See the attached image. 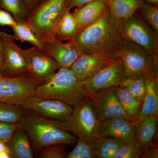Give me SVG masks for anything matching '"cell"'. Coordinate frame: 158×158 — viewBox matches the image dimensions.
<instances>
[{
	"instance_id": "obj_1",
	"label": "cell",
	"mask_w": 158,
	"mask_h": 158,
	"mask_svg": "<svg viewBox=\"0 0 158 158\" xmlns=\"http://www.w3.org/2000/svg\"><path fill=\"white\" fill-rule=\"evenodd\" d=\"M124 40L120 21L113 17L108 9L94 22L79 31L73 40L82 53L115 58Z\"/></svg>"
},
{
	"instance_id": "obj_2",
	"label": "cell",
	"mask_w": 158,
	"mask_h": 158,
	"mask_svg": "<svg viewBox=\"0 0 158 158\" xmlns=\"http://www.w3.org/2000/svg\"><path fill=\"white\" fill-rule=\"evenodd\" d=\"M18 127L27 134L33 151L35 153L48 145L63 144L73 145L77 138L65 128L61 122L45 118L30 111L25 110Z\"/></svg>"
},
{
	"instance_id": "obj_3",
	"label": "cell",
	"mask_w": 158,
	"mask_h": 158,
	"mask_svg": "<svg viewBox=\"0 0 158 158\" xmlns=\"http://www.w3.org/2000/svg\"><path fill=\"white\" fill-rule=\"evenodd\" d=\"M34 96L53 99L74 106L87 96L83 81L70 69L60 67L46 81L37 85Z\"/></svg>"
},
{
	"instance_id": "obj_4",
	"label": "cell",
	"mask_w": 158,
	"mask_h": 158,
	"mask_svg": "<svg viewBox=\"0 0 158 158\" xmlns=\"http://www.w3.org/2000/svg\"><path fill=\"white\" fill-rule=\"evenodd\" d=\"M67 0H39L30 11L26 23L44 42L56 39L57 23Z\"/></svg>"
},
{
	"instance_id": "obj_5",
	"label": "cell",
	"mask_w": 158,
	"mask_h": 158,
	"mask_svg": "<svg viewBox=\"0 0 158 158\" xmlns=\"http://www.w3.org/2000/svg\"><path fill=\"white\" fill-rule=\"evenodd\" d=\"M70 118L61 122L63 126L77 138L94 142L99 136L101 122L99 120L88 97L74 106Z\"/></svg>"
},
{
	"instance_id": "obj_6",
	"label": "cell",
	"mask_w": 158,
	"mask_h": 158,
	"mask_svg": "<svg viewBox=\"0 0 158 158\" xmlns=\"http://www.w3.org/2000/svg\"><path fill=\"white\" fill-rule=\"evenodd\" d=\"M124 67L125 77L158 73V56L124 40L118 56Z\"/></svg>"
},
{
	"instance_id": "obj_7",
	"label": "cell",
	"mask_w": 158,
	"mask_h": 158,
	"mask_svg": "<svg viewBox=\"0 0 158 158\" xmlns=\"http://www.w3.org/2000/svg\"><path fill=\"white\" fill-rule=\"evenodd\" d=\"M40 84L28 73L11 77L0 76V102L21 106L34 96L35 88Z\"/></svg>"
},
{
	"instance_id": "obj_8",
	"label": "cell",
	"mask_w": 158,
	"mask_h": 158,
	"mask_svg": "<svg viewBox=\"0 0 158 158\" xmlns=\"http://www.w3.org/2000/svg\"><path fill=\"white\" fill-rule=\"evenodd\" d=\"M3 48V62L0 76L6 77L28 73L29 61L25 50L15 41L13 35L0 31Z\"/></svg>"
},
{
	"instance_id": "obj_9",
	"label": "cell",
	"mask_w": 158,
	"mask_h": 158,
	"mask_svg": "<svg viewBox=\"0 0 158 158\" xmlns=\"http://www.w3.org/2000/svg\"><path fill=\"white\" fill-rule=\"evenodd\" d=\"M122 34L126 40L137 44L154 56H158V37L135 15L120 21Z\"/></svg>"
},
{
	"instance_id": "obj_10",
	"label": "cell",
	"mask_w": 158,
	"mask_h": 158,
	"mask_svg": "<svg viewBox=\"0 0 158 158\" xmlns=\"http://www.w3.org/2000/svg\"><path fill=\"white\" fill-rule=\"evenodd\" d=\"M117 88L113 87L103 88L87 95L100 122L118 117L128 118L116 96Z\"/></svg>"
},
{
	"instance_id": "obj_11",
	"label": "cell",
	"mask_w": 158,
	"mask_h": 158,
	"mask_svg": "<svg viewBox=\"0 0 158 158\" xmlns=\"http://www.w3.org/2000/svg\"><path fill=\"white\" fill-rule=\"evenodd\" d=\"M21 106L43 117L59 122L69 119L73 110L72 106L65 102L35 96L28 98Z\"/></svg>"
},
{
	"instance_id": "obj_12",
	"label": "cell",
	"mask_w": 158,
	"mask_h": 158,
	"mask_svg": "<svg viewBox=\"0 0 158 158\" xmlns=\"http://www.w3.org/2000/svg\"><path fill=\"white\" fill-rule=\"evenodd\" d=\"M125 77L121 59L117 57L93 76L83 81L87 95L99 89L118 87Z\"/></svg>"
},
{
	"instance_id": "obj_13",
	"label": "cell",
	"mask_w": 158,
	"mask_h": 158,
	"mask_svg": "<svg viewBox=\"0 0 158 158\" xmlns=\"http://www.w3.org/2000/svg\"><path fill=\"white\" fill-rule=\"evenodd\" d=\"M25 52L28 59V74L40 84L47 81L60 68L59 64L43 50L34 46L25 50Z\"/></svg>"
},
{
	"instance_id": "obj_14",
	"label": "cell",
	"mask_w": 158,
	"mask_h": 158,
	"mask_svg": "<svg viewBox=\"0 0 158 158\" xmlns=\"http://www.w3.org/2000/svg\"><path fill=\"white\" fill-rule=\"evenodd\" d=\"M63 42L56 39L44 42L43 50L60 67L70 69L82 52L73 40Z\"/></svg>"
},
{
	"instance_id": "obj_15",
	"label": "cell",
	"mask_w": 158,
	"mask_h": 158,
	"mask_svg": "<svg viewBox=\"0 0 158 158\" xmlns=\"http://www.w3.org/2000/svg\"><path fill=\"white\" fill-rule=\"evenodd\" d=\"M137 122H133L122 117L101 122L99 136L113 137L127 143L135 142Z\"/></svg>"
},
{
	"instance_id": "obj_16",
	"label": "cell",
	"mask_w": 158,
	"mask_h": 158,
	"mask_svg": "<svg viewBox=\"0 0 158 158\" xmlns=\"http://www.w3.org/2000/svg\"><path fill=\"white\" fill-rule=\"evenodd\" d=\"M114 59L101 55L82 53L70 69L79 79L84 81L93 76Z\"/></svg>"
},
{
	"instance_id": "obj_17",
	"label": "cell",
	"mask_w": 158,
	"mask_h": 158,
	"mask_svg": "<svg viewBox=\"0 0 158 158\" xmlns=\"http://www.w3.org/2000/svg\"><path fill=\"white\" fill-rule=\"evenodd\" d=\"M158 116L151 115L137 122L135 142L141 148L158 147Z\"/></svg>"
},
{
	"instance_id": "obj_18",
	"label": "cell",
	"mask_w": 158,
	"mask_h": 158,
	"mask_svg": "<svg viewBox=\"0 0 158 158\" xmlns=\"http://www.w3.org/2000/svg\"><path fill=\"white\" fill-rule=\"evenodd\" d=\"M144 77L145 91L139 120L151 115L158 116V73H152Z\"/></svg>"
},
{
	"instance_id": "obj_19",
	"label": "cell",
	"mask_w": 158,
	"mask_h": 158,
	"mask_svg": "<svg viewBox=\"0 0 158 158\" xmlns=\"http://www.w3.org/2000/svg\"><path fill=\"white\" fill-rule=\"evenodd\" d=\"M108 9L106 0H96L77 8L72 13L76 19L79 31L94 22Z\"/></svg>"
},
{
	"instance_id": "obj_20",
	"label": "cell",
	"mask_w": 158,
	"mask_h": 158,
	"mask_svg": "<svg viewBox=\"0 0 158 158\" xmlns=\"http://www.w3.org/2000/svg\"><path fill=\"white\" fill-rule=\"evenodd\" d=\"M7 144L13 158H34L31 141L23 130L18 127Z\"/></svg>"
},
{
	"instance_id": "obj_21",
	"label": "cell",
	"mask_w": 158,
	"mask_h": 158,
	"mask_svg": "<svg viewBox=\"0 0 158 158\" xmlns=\"http://www.w3.org/2000/svg\"><path fill=\"white\" fill-rule=\"evenodd\" d=\"M111 15L119 21L131 17L144 4L143 0H106Z\"/></svg>"
},
{
	"instance_id": "obj_22",
	"label": "cell",
	"mask_w": 158,
	"mask_h": 158,
	"mask_svg": "<svg viewBox=\"0 0 158 158\" xmlns=\"http://www.w3.org/2000/svg\"><path fill=\"white\" fill-rule=\"evenodd\" d=\"M71 9L65 8L56 28V39L61 41L73 40L79 31L78 26Z\"/></svg>"
},
{
	"instance_id": "obj_23",
	"label": "cell",
	"mask_w": 158,
	"mask_h": 158,
	"mask_svg": "<svg viewBox=\"0 0 158 158\" xmlns=\"http://www.w3.org/2000/svg\"><path fill=\"white\" fill-rule=\"evenodd\" d=\"M116 96L129 119L133 122L139 120L142 103L138 101L126 88L118 86Z\"/></svg>"
},
{
	"instance_id": "obj_24",
	"label": "cell",
	"mask_w": 158,
	"mask_h": 158,
	"mask_svg": "<svg viewBox=\"0 0 158 158\" xmlns=\"http://www.w3.org/2000/svg\"><path fill=\"white\" fill-rule=\"evenodd\" d=\"M11 27L14 32L15 40L28 42L38 48L44 49V42L25 22H16Z\"/></svg>"
},
{
	"instance_id": "obj_25",
	"label": "cell",
	"mask_w": 158,
	"mask_h": 158,
	"mask_svg": "<svg viewBox=\"0 0 158 158\" xmlns=\"http://www.w3.org/2000/svg\"><path fill=\"white\" fill-rule=\"evenodd\" d=\"M94 143L97 158H113L116 152L128 143L113 137L99 136Z\"/></svg>"
},
{
	"instance_id": "obj_26",
	"label": "cell",
	"mask_w": 158,
	"mask_h": 158,
	"mask_svg": "<svg viewBox=\"0 0 158 158\" xmlns=\"http://www.w3.org/2000/svg\"><path fill=\"white\" fill-rule=\"evenodd\" d=\"M118 86L126 88L138 101L142 103L145 91L144 76L136 75L125 77Z\"/></svg>"
},
{
	"instance_id": "obj_27",
	"label": "cell",
	"mask_w": 158,
	"mask_h": 158,
	"mask_svg": "<svg viewBox=\"0 0 158 158\" xmlns=\"http://www.w3.org/2000/svg\"><path fill=\"white\" fill-rule=\"evenodd\" d=\"M0 8L8 11L16 22H25L30 13L23 0H0Z\"/></svg>"
},
{
	"instance_id": "obj_28",
	"label": "cell",
	"mask_w": 158,
	"mask_h": 158,
	"mask_svg": "<svg viewBox=\"0 0 158 158\" xmlns=\"http://www.w3.org/2000/svg\"><path fill=\"white\" fill-rule=\"evenodd\" d=\"M24 112L21 106L0 102V122L16 124Z\"/></svg>"
},
{
	"instance_id": "obj_29",
	"label": "cell",
	"mask_w": 158,
	"mask_h": 158,
	"mask_svg": "<svg viewBox=\"0 0 158 158\" xmlns=\"http://www.w3.org/2000/svg\"><path fill=\"white\" fill-rule=\"evenodd\" d=\"M75 146L73 150L67 153L65 158H97L94 142H88L81 138H77Z\"/></svg>"
},
{
	"instance_id": "obj_30",
	"label": "cell",
	"mask_w": 158,
	"mask_h": 158,
	"mask_svg": "<svg viewBox=\"0 0 158 158\" xmlns=\"http://www.w3.org/2000/svg\"><path fill=\"white\" fill-rule=\"evenodd\" d=\"M113 158H146V151L135 142L128 143L120 148Z\"/></svg>"
},
{
	"instance_id": "obj_31",
	"label": "cell",
	"mask_w": 158,
	"mask_h": 158,
	"mask_svg": "<svg viewBox=\"0 0 158 158\" xmlns=\"http://www.w3.org/2000/svg\"><path fill=\"white\" fill-rule=\"evenodd\" d=\"M142 15L156 34L158 33V7L152 3L144 2L141 8Z\"/></svg>"
},
{
	"instance_id": "obj_32",
	"label": "cell",
	"mask_w": 158,
	"mask_h": 158,
	"mask_svg": "<svg viewBox=\"0 0 158 158\" xmlns=\"http://www.w3.org/2000/svg\"><path fill=\"white\" fill-rule=\"evenodd\" d=\"M65 144H55L41 148L37 152L40 158H65L66 152Z\"/></svg>"
},
{
	"instance_id": "obj_33",
	"label": "cell",
	"mask_w": 158,
	"mask_h": 158,
	"mask_svg": "<svg viewBox=\"0 0 158 158\" xmlns=\"http://www.w3.org/2000/svg\"><path fill=\"white\" fill-rule=\"evenodd\" d=\"M17 128L16 124L0 122V140L8 143Z\"/></svg>"
},
{
	"instance_id": "obj_34",
	"label": "cell",
	"mask_w": 158,
	"mask_h": 158,
	"mask_svg": "<svg viewBox=\"0 0 158 158\" xmlns=\"http://www.w3.org/2000/svg\"><path fill=\"white\" fill-rule=\"evenodd\" d=\"M16 21L9 12L0 8V26L11 27Z\"/></svg>"
},
{
	"instance_id": "obj_35",
	"label": "cell",
	"mask_w": 158,
	"mask_h": 158,
	"mask_svg": "<svg viewBox=\"0 0 158 158\" xmlns=\"http://www.w3.org/2000/svg\"><path fill=\"white\" fill-rule=\"evenodd\" d=\"M94 1H96V0H67L65 8L70 9L74 7L78 8L87 3Z\"/></svg>"
},
{
	"instance_id": "obj_36",
	"label": "cell",
	"mask_w": 158,
	"mask_h": 158,
	"mask_svg": "<svg viewBox=\"0 0 158 158\" xmlns=\"http://www.w3.org/2000/svg\"><path fill=\"white\" fill-rule=\"evenodd\" d=\"M23 1L29 10L31 11L38 3L39 0H23Z\"/></svg>"
},
{
	"instance_id": "obj_37",
	"label": "cell",
	"mask_w": 158,
	"mask_h": 158,
	"mask_svg": "<svg viewBox=\"0 0 158 158\" xmlns=\"http://www.w3.org/2000/svg\"><path fill=\"white\" fill-rule=\"evenodd\" d=\"M7 152L11 153L7 143L0 140V152Z\"/></svg>"
},
{
	"instance_id": "obj_38",
	"label": "cell",
	"mask_w": 158,
	"mask_h": 158,
	"mask_svg": "<svg viewBox=\"0 0 158 158\" xmlns=\"http://www.w3.org/2000/svg\"><path fill=\"white\" fill-rule=\"evenodd\" d=\"M3 62V48L2 43L0 40V75H1V70H2V65Z\"/></svg>"
},
{
	"instance_id": "obj_39",
	"label": "cell",
	"mask_w": 158,
	"mask_h": 158,
	"mask_svg": "<svg viewBox=\"0 0 158 158\" xmlns=\"http://www.w3.org/2000/svg\"><path fill=\"white\" fill-rule=\"evenodd\" d=\"M0 158H13L11 154L7 152H0Z\"/></svg>"
},
{
	"instance_id": "obj_40",
	"label": "cell",
	"mask_w": 158,
	"mask_h": 158,
	"mask_svg": "<svg viewBox=\"0 0 158 158\" xmlns=\"http://www.w3.org/2000/svg\"><path fill=\"white\" fill-rule=\"evenodd\" d=\"M144 2L152 3L156 6H158V0H143Z\"/></svg>"
}]
</instances>
